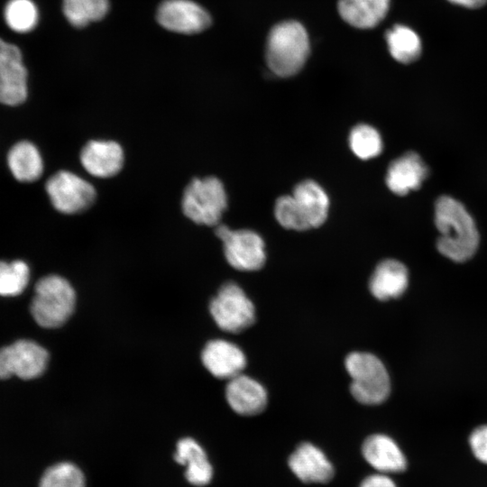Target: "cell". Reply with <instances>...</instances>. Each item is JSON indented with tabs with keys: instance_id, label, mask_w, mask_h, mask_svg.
I'll return each mask as SVG.
<instances>
[{
	"instance_id": "cell-1",
	"label": "cell",
	"mask_w": 487,
	"mask_h": 487,
	"mask_svg": "<svg viewBox=\"0 0 487 487\" xmlns=\"http://www.w3.org/2000/svg\"><path fill=\"white\" fill-rule=\"evenodd\" d=\"M435 224L440 233L436 247L441 254L456 262L473 257L478 248L479 234L462 203L448 196L440 197L435 206Z\"/></svg>"
},
{
	"instance_id": "cell-2",
	"label": "cell",
	"mask_w": 487,
	"mask_h": 487,
	"mask_svg": "<svg viewBox=\"0 0 487 487\" xmlns=\"http://www.w3.org/2000/svg\"><path fill=\"white\" fill-rule=\"evenodd\" d=\"M309 50L303 25L296 21H285L273 26L268 34L266 62L275 75L291 77L303 68Z\"/></svg>"
},
{
	"instance_id": "cell-3",
	"label": "cell",
	"mask_w": 487,
	"mask_h": 487,
	"mask_svg": "<svg viewBox=\"0 0 487 487\" xmlns=\"http://www.w3.org/2000/svg\"><path fill=\"white\" fill-rule=\"evenodd\" d=\"M76 305L71 284L59 275H48L35 284L30 311L34 321L44 328H57L66 323Z\"/></svg>"
},
{
	"instance_id": "cell-4",
	"label": "cell",
	"mask_w": 487,
	"mask_h": 487,
	"mask_svg": "<svg viewBox=\"0 0 487 487\" xmlns=\"http://www.w3.org/2000/svg\"><path fill=\"white\" fill-rule=\"evenodd\" d=\"M345 369L352 379L353 397L365 405L384 402L391 392L389 373L381 361L372 354L350 353L345 360Z\"/></svg>"
},
{
	"instance_id": "cell-5",
	"label": "cell",
	"mask_w": 487,
	"mask_h": 487,
	"mask_svg": "<svg viewBox=\"0 0 487 487\" xmlns=\"http://www.w3.org/2000/svg\"><path fill=\"white\" fill-rule=\"evenodd\" d=\"M226 206L224 185L216 177L194 179L183 193V213L196 224L217 225Z\"/></svg>"
},
{
	"instance_id": "cell-6",
	"label": "cell",
	"mask_w": 487,
	"mask_h": 487,
	"mask_svg": "<svg viewBox=\"0 0 487 487\" xmlns=\"http://www.w3.org/2000/svg\"><path fill=\"white\" fill-rule=\"evenodd\" d=\"M210 314L217 326L239 333L255 321V308L244 290L234 282H226L209 303Z\"/></svg>"
},
{
	"instance_id": "cell-7",
	"label": "cell",
	"mask_w": 487,
	"mask_h": 487,
	"mask_svg": "<svg viewBox=\"0 0 487 487\" xmlns=\"http://www.w3.org/2000/svg\"><path fill=\"white\" fill-rule=\"evenodd\" d=\"M216 234L223 242L225 259L233 268L253 271L264 265V242L257 233L248 229L232 230L218 224Z\"/></svg>"
},
{
	"instance_id": "cell-8",
	"label": "cell",
	"mask_w": 487,
	"mask_h": 487,
	"mask_svg": "<svg viewBox=\"0 0 487 487\" xmlns=\"http://www.w3.org/2000/svg\"><path fill=\"white\" fill-rule=\"evenodd\" d=\"M49 353L32 340L20 339L0 348V380L16 376L22 380L40 377L46 370Z\"/></svg>"
},
{
	"instance_id": "cell-9",
	"label": "cell",
	"mask_w": 487,
	"mask_h": 487,
	"mask_svg": "<svg viewBox=\"0 0 487 487\" xmlns=\"http://www.w3.org/2000/svg\"><path fill=\"white\" fill-rule=\"evenodd\" d=\"M46 192L52 206L63 214H75L94 202V187L79 176L67 170L53 174L46 182Z\"/></svg>"
},
{
	"instance_id": "cell-10",
	"label": "cell",
	"mask_w": 487,
	"mask_h": 487,
	"mask_svg": "<svg viewBox=\"0 0 487 487\" xmlns=\"http://www.w3.org/2000/svg\"><path fill=\"white\" fill-rule=\"evenodd\" d=\"M27 70L19 48L0 38V103L19 106L27 98Z\"/></svg>"
},
{
	"instance_id": "cell-11",
	"label": "cell",
	"mask_w": 487,
	"mask_h": 487,
	"mask_svg": "<svg viewBox=\"0 0 487 487\" xmlns=\"http://www.w3.org/2000/svg\"><path fill=\"white\" fill-rule=\"evenodd\" d=\"M156 18L166 30L193 34L207 29L211 23L209 14L191 0H165L158 6Z\"/></svg>"
},
{
	"instance_id": "cell-12",
	"label": "cell",
	"mask_w": 487,
	"mask_h": 487,
	"mask_svg": "<svg viewBox=\"0 0 487 487\" xmlns=\"http://www.w3.org/2000/svg\"><path fill=\"white\" fill-rule=\"evenodd\" d=\"M201 361L213 376L225 380L241 374L246 365L244 352L236 345L223 339L209 341L201 353Z\"/></svg>"
},
{
	"instance_id": "cell-13",
	"label": "cell",
	"mask_w": 487,
	"mask_h": 487,
	"mask_svg": "<svg viewBox=\"0 0 487 487\" xmlns=\"http://www.w3.org/2000/svg\"><path fill=\"white\" fill-rule=\"evenodd\" d=\"M291 472L303 482L325 483L334 477V467L325 454L310 443L300 444L288 460Z\"/></svg>"
},
{
	"instance_id": "cell-14",
	"label": "cell",
	"mask_w": 487,
	"mask_h": 487,
	"mask_svg": "<svg viewBox=\"0 0 487 487\" xmlns=\"http://www.w3.org/2000/svg\"><path fill=\"white\" fill-rule=\"evenodd\" d=\"M225 398L231 409L243 416H254L262 412L268 400L264 387L242 373L228 380Z\"/></svg>"
},
{
	"instance_id": "cell-15",
	"label": "cell",
	"mask_w": 487,
	"mask_h": 487,
	"mask_svg": "<svg viewBox=\"0 0 487 487\" xmlns=\"http://www.w3.org/2000/svg\"><path fill=\"white\" fill-rule=\"evenodd\" d=\"M80 161L89 174L109 178L117 174L123 167V149L113 141H90L80 152Z\"/></svg>"
},
{
	"instance_id": "cell-16",
	"label": "cell",
	"mask_w": 487,
	"mask_h": 487,
	"mask_svg": "<svg viewBox=\"0 0 487 487\" xmlns=\"http://www.w3.org/2000/svg\"><path fill=\"white\" fill-rule=\"evenodd\" d=\"M428 169L421 157L409 152L392 161L388 167L386 184L389 189L399 196L418 189L427 178Z\"/></svg>"
},
{
	"instance_id": "cell-17",
	"label": "cell",
	"mask_w": 487,
	"mask_h": 487,
	"mask_svg": "<svg viewBox=\"0 0 487 487\" xmlns=\"http://www.w3.org/2000/svg\"><path fill=\"white\" fill-rule=\"evenodd\" d=\"M409 274L406 266L394 259L381 261L369 280V289L379 300L399 298L407 289Z\"/></svg>"
},
{
	"instance_id": "cell-18",
	"label": "cell",
	"mask_w": 487,
	"mask_h": 487,
	"mask_svg": "<svg viewBox=\"0 0 487 487\" xmlns=\"http://www.w3.org/2000/svg\"><path fill=\"white\" fill-rule=\"evenodd\" d=\"M365 460L381 473H400L407 467L406 458L398 445L388 436L375 434L363 443Z\"/></svg>"
},
{
	"instance_id": "cell-19",
	"label": "cell",
	"mask_w": 487,
	"mask_h": 487,
	"mask_svg": "<svg viewBox=\"0 0 487 487\" xmlns=\"http://www.w3.org/2000/svg\"><path fill=\"white\" fill-rule=\"evenodd\" d=\"M174 460L186 465L185 477L196 486L209 483L213 476V468L202 446L191 437H184L177 443Z\"/></svg>"
},
{
	"instance_id": "cell-20",
	"label": "cell",
	"mask_w": 487,
	"mask_h": 487,
	"mask_svg": "<svg viewBox=\"0 0 487 487\" xmlns=\"http://www.w3.org/2000/svg\"><path fill=\"white\" fill-rule=\"evenodd\" d=\"M391 0H339L337 10L342 19L358 29H371L386 16Z\"/></svg>"
},
{
	"instance_id": "cell-21",
	"label": "cell",
	"mask_w": 487,
	"mask_h": 487,
	"mask_svg": "<svg viewBox=\"0 0 487 487\" xmlns=\"http://www.w3.org/2000/svg\"><path fill=\"white\" fill-rule=\"evenodd\" d=\"M311 228L318 227L326 221L329 198L323 188L314 180L299 182L291 194Z\"/></svg>"
},
{
	"instance_id": "cell-22",
	"label": "cell",
	"mask_w": 487,
	"mask_h": 487,
	"mask_svg": "<svg viewBox=\"0 0 487 487\" xmlns=\"http://www.w3.org/2000/svg\"><path fill=\"white\" fill-rule=\"evenodd\" d=\"M7 164L14 179L21 182L35 181L43 171L40 152L28 141H21L10 149Z\"/></svg>"
},
{
	"instance_id": "cell-23",
	"label": "cell",
	"mask_w": 487,
	"mask_h": 487,
	"mask_svg": "<svg viewBox=\"0 0 487 487\" xmlns=\"http://www.w3.org/2000/svg\"><path fill=\"white\" fill-rule=\"evenodd\" d=\"M389 51L392 58L401 63H411L417 60L422 51V44L418 35L404 25H395L386 32Z\"/></svg>"
},
{
	"instance_id": "cell-24",
	"label": "cell",
	"mask_w": 487,
	"mask_h": 487,
	"mask_svg": "<svg viewBox=\"0 0 487 487\" xmlns=\"http://www.w3.org/2000/svg\"><path fill=\"white\" fill-rule=\"evenodd\" d=\"M4 17L11 30L24 33L37 25L39 12L32 0H9L5 6Z\"/></svg>"
},
{
	"instance_id": "cell-25",
	"label": "cell",
	"mask_w": 487,
	"mask_h": 487,
	"mask_svg": "<svg viewBox=\"0 0 487 487\" xmlns=\"http://www.w3.org/2000/svg\"><path fill=\"white\" fill-rule=\"evenodd\" d=\"M29 279L30 269L25 262L0 261V296H18L27 287Z\"/></svg>"
},
{
	"instance_id": "cell-26",
	"label": "cell",
	"mask_w": 487,
	"mask_h": 487,
	"mask_svg": "<svg viewBox=\"0 0 487 487\" xmlns=\"http://www.w3.org/2000/svg\"><path fill=\"white\" fill-rule=\"evenodd\" d=\"M352 152L362 160L378 156L382 150V141L379 132L366 124L355 125L349 134Z\"/></svg>"
},
{
	"instance_id": "cell-27",
	"label": "cell",
	"mask_w": 487,
	"mask_h": 487,
	"mask_svg": "<svg viewBox=\"0 0 487 487\" xmlns=\"http://www.w3.org/2000/svg\"><path fill=\"white\" fill-rule=\"evenodd\" d=\"M39 487H86V479L76 464L60 462L44 472Z\"/></svg>"
},
{
	"instance_id": "cell-28",
	"label": "cell",
	"mask_w": 487,
	"mask_h": 487,
	"mask_svg": "<svg viewBox=\"0 0 487 487\" xmlns=\"http://www.w3.org/2000/svg\"><path fill=\"white\" fill-rule=\"evenodd\" d=\"M274 216L278 223L284 228L296 231H305L311 228L292 195H284L276 200Z\"/></svg>"
},
{
	"instance_id": "cell-29",
	"label": "cell",
	"mask_w": 487,
	"mask_h": 487,
	"mask_svg": "<svg viewBox=\"0 0 487 487\" xmlns=\"http://www.w3.org/2000/svg\"><path fill=\"white\" fill-rule=\"evenodd\" d=\"M62 11L68 22L74 27L82 28L91 23L82 0H62Z\"/></svg>"
},
{
	"instance_id": "cell-30",
	"label": "cell",
	"mask_w": 487,
	"mask_h": 487,
	"mask_svg": "<svg viewBox=\"0 0 487 487\" xmlns=\"http://www.w3.org/2000/svg\"><path fill=\"white\" fill-rule=\"evenodd\" d=\"M469 444L474 456L487 464V425L480 426L471 433Z\"/></svg>"
},
{
	"instance_id": "cell-31",
	"label": "cell",
	"mask_w": 487,
	"mask_h": 487,
	"mask_svg": "<svg viewBox=\"0 0 487 487\" xmlns=\"http://www.w3.org/2000/svg\"><path fill=\"white\" fill-rule=\"evenodd\" d=\"M90 22L102 20L108 13L109 0H82Z\"/></svg>"
},
{
	"instance_id": "cell-32",
	"label": "cell",
	"mask_w": 487,
	"mask_h": 487,
	"mask_svg": "<svg viewBox=\"0 0 487 487\" xmlns=\"http://www.w3.org/2000/svg\"><path fill=\"white\" fill-rule=\"evenodd\" d=\"M360 487H397L394 482L385 474H373L366 477Z\"/></svg>"
},
{
	"instance_id": "cell-33",
	"label": "cell",
	"mask_w": 487,
	"mask_h": 487,
	"mask_svg": "<svg viewBox=\"0 0 487 487\" xmlns=\"http://www.w3.org/2000/svg\"><path fill=\"white\" fill-rule=\"evenodd\" d=\"M449 2L467 7V8H478L484 5L487 0H448Z\"/></svg>"
}]
</instances>
